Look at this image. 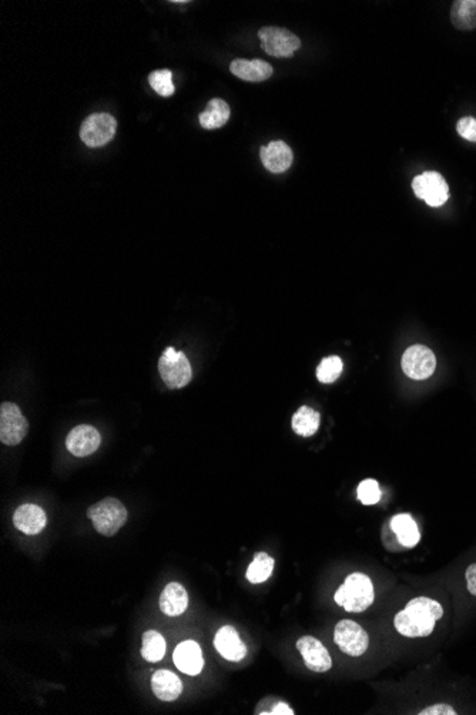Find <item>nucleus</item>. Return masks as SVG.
I'll return each instance as SVG.
<instances>
[{
  "instance_id": "5",
  "label": "nucleus",
  "mask_w": 476,
  "mask_h": 715,
  "mask_svg": "<svg viewBox=\"0 0 476 715\" xmlns=\"http://www.w3.org/2000/svg\"><path fill=\"white\" fill-rule=\"evenodd\" d=\"M334 642L342 653L351 657L363 656L370 647L368 633L352 619H342L335 626Z\"/></svg>"
},
{
  "instance_id": "32",
  "label": "nucleus",
  "mask_w": 476,
  "mask_h": 715,
  "mask_svg": "<svg viewBox=\"0 0 476 715\" xmlns=\"http://www.w3.org/2000/svg\"><path fill=\"white\" fill-rule=\"evenodd\" d=\"M466 588L476 597V563L469 565L465 573Z\"/></svg>"
},
{
  "instance_id": "10",
  "label": "nucleus",
  "mask_w": 476,
  "mask_h": 715,
  "mask_svg": "<svg viewBox=\"0 0 476 715\" xmlns=\"http://www.w3.org/2000/svg\"><path fill=\"white\" fill-rule=\"evenodd\" d=\"M118 129V122L107 113L88 116L81 127V137L88 148H100L109 143Z\"/></svg>"
},
{
  "instance_id": "25",
  "label": "nucleus",
  "mask_w": 476,
  "mask_h": 715,
  "mask_svg": "<svg viewBox=\"0 0 476 715\" xmlns=\"http://www.w3.org/2000/svg\"><path fill=\"white\" fill-rule=\"evenodd\" d=\"M165 654V640L157 631H146L143 634L142 656L149 663H158Z\"/></svg>"
},
{
  "instance_id": "7",
  "label": "nucleus",
  "mask_w": 476,
  "mask_h": 715,
  "mask_svg": "<svg viewBox=\"0 0 476 715\" xmlns=\"http://www.w3.org/2000/svg\"><path fill=\"white\" fill-rule=\"evenodd\" d=\"M258 37L264 52L274 58H291L301 46L300 37L284 27H263Z\"/></svg>"
},
{
  "instance_id": "13",
  "label": "nucleus",
  "mask_w": 476,
  "mask_h": 715,
  "mask_svg": "<svg viewBox=\"0 0 476 715\" xmlns=\"http://www.w3.org/2000/svg\"><path fill=\"white\" fill-rule=\"evenodd\" d=\"M261 162L272 173H284L293 165V150L286 142H270L260 149Z\"/></svg>"
},
{
  "instance_id": "17",
  "label": "nucleus",
  "mask_w": 476,
  "mask_h": 715,
  "mask_svg": "<svg viewBox=\"0 0 476 715\" xmlns=\"http://www.w3.org/2000/svg\"><path fill=\"white\" fill-rule=\"evenodd\" d=\"M389 527L398 542L405 549H414L421 542V531L410 514H396L389 521Z\"/></svg>"
},
{
  "instance_id": "8",
  "label": "nucleus",
  "mask_w": 476,
  "mask_h": 715,
  "mask_svg": "<svg viewBox=\"0 0 476 715\" xmlns=\"http://www.w3.org/2000/svg\"><path fill=\"white\" fill-rule=\"evenodd\" d=\"M29 430L22 411L15 403H4L0 406V442L6 446H18Z\"/></svg>"
},
{
  "instance_id": "12",
  "label": "nucleus",
  "mask_w": 476,
  "mask_h": 715,
  "mask_svg": "<svg viewBox=\"0 0 476 715\" xmlns=\"http://www.w3.org/2000/svg\"><path fill=\"white\" fill-rule=\"evenodd\" d=\"M102 444V435L93 426L81 424L66 437V449L74 457H88Z\"/></svg>"
},
{
  "instance_id": "24",
  "label": "nucleus",
  "mask_w": 476,
  "mask_h": 715,
  "mask_svg": "<svg viewBox=\"0 0 476 715\" xmlns=\"http://www.w3.org/2000/svg\"><path fill=\"white\" fill-rule=\"evenodd\" d=\"M274 565L275 561L272 556H268V554L264 553V551L256 553L253 563L247 568V580H249L251 584L265 583V581L272 577L273 572H274Z\"/></svg>"
},
{
  "instance_id": "18",
  "label": "nucleus",
  "mask_w": 476,
  "mask_h": 715,
  "mask_svg": "<svg viewBox=\"0 0 476 715\" xmlns=\"http://www.w3.org/2000/svg\"><path fill=\"white\" fill-rule=\"evenodd\" d=\"M231 73L247 81H264L273 76V66L264 60L235 59L230 65Z\"/></svg>"
},
{
  "instance_id": "3",
  "label": "nucleus",
  "mask_w": 476,
  "mask_h": 715,
  "mask_svg": "<svg viewBox=\"0 0 476 715\" xmlns=\"http://www.w3.org/2000/svg\"><path fill=\"white\" fill-rule=\"evenodd\" d=\"M88 516L99 534L113 537L127 521V510L118 498L107 497L88 507Z\"/></svg>"
},
{
  "instance_id": "2",
  "label": "nucleus",
  "mask_w": 476,
  "mask_h": 715,
  "mask_svg": "<svg viewBox=\"0 0 476 715\" xmlns=\"http://www.w3.org/2000/svg\"><path fill=\"white\" fill-rule=\"evenodd\" d=\"M334 600L349 612H363L375 600L374 584L364 573H352L338 588Z\"/></svg>"
},
{
  "instance_id": "22",
  "label": "nucleus",
  "mask_w": 476,
  "mask_h": 715,
  "mask_svg": "<svg viewBox=\"0 0 476 715\" xmlns=\"http://www.w3.org/2000/svg\"><path fill=\"white\" fill-rule=\"evenodd\" d=\"M451 22L458 30L476 29V0H455Z\"/></svg>"
},
{
  "instance_id": "21",
  "label": "nucleus",
  "mask_w": 476,
  "mask_h": 715,
  "mask_svg": "<svg viewBox=\"0 0 476 715\" xmlns=\"http://www.w3.org/2000/svg\"><path fill=\"white\" fill-rule=\"evenodd\" d=\"M198 119L203 129H220L230 119V106L221 99L210 100L207 109L198 116Z\"/></svg>"
},
{
  "instance_id": "30",
  "label": "nucleus",
  "mask_w": 476,
  "mask_h": 715,
  "mask_svg": "<svg viewBox=\"0 0 476 715\" xmlns=\"http://www.w3.org/2000/svg\"><path fill=\"white\" fill-rule=\"evenodd\" d=\"M457 132L462 139H465L471 143H476V119L471 118V116L459 119L457 123Z\"/></svg>"
},
{
  "instance_id": "14",
  "label": "nucleus",
  "mask_w": 476,
  "mask_h": 715,
  "mask_svg": "<svg viewBox=\"0 0 476 715\" xmlns=\"http://www.w3.org/2000/svg\"><path fill=\"white\" fill-rule=\"evenodd\" d=\"M214 647L226 660L238 663L247 656V645L242 642L238 631L231 626H224L217 631Z\"/></svg>"
},
{
  "instance_id": "6",
  "label": "nucleus",
  "mask_w": 476,
  "mask_h": 715,
  "mask_svg": "<svg viewBox=\"0 0 476 715\" xmlns=\"http://www.w3.org/2000/svg\"><path fill=\"white\" fill-rule=\"evenodd\" d=\"M412 190L418 199L424 200L431 207L443 206L449 199V186L438 172H426L415 176Z\"/></svg>"
},
{
  "instance_id": "23",
  "label": "nucleus",
  "mask_w": 476,
  "mask_h": 715,
  "mask_svg": "<svg viewBox=\"0 0 476 715\" xmlns=\"http://www.w3.org/2000/svg\"><path fill=\"white\" fill-rule=\"evenodd\" d=\"M319 421H321V417H319V411H315L311 407L303 406L294 413L291 426H293L294 432L301 437H311L319 432Z\"/></svg>"
},
{
  "instance_id": "15",
  "label": "nucleus",
  "mask_w": 476,
  "mask_h": 715,
  "mask_svg": "<svg viewBox=\"0 0 476 715\" xmlns=\"http://www.w3.org/2000/svg\"><path fill=\"white\" fill-rule=\"evenodd\" d=\"M13 524L26 535L41 534L48 524V516L42 507L36 504H23L13 514Z\"/></svg>"
},
{
  "instance_id": "16",
  "label": "nucleus",
  "mask_w": 476,
  "mask_h": 715,
  "mask_svg": "<svg viewBox=\"0 0 476 715\" xmlns=\"http://www.w3.org/2000/svg\"><path fill=\"white\" fill-rule=\"evenodd\" d=\"M173 660L180 672L188 675H198L204 667L202 649L197 642L188 640L177 645L173 654Z\"/></svg>"
},
{
  "instance_id": "29",
  "label": "nucleus",
  "mask_w": 476,
  "mask_h": 715,
  "mask_svg": "<svg viewBox=\"0 0 476 715\" xmlns=\"http://www.w3.org/2000/svg\"><path fill=\"white\" fill-rule=\"evenodd\" d=\"M358 500L365 505H374L381 500L382 493L380 484L372 479L361 481L358 486Z\"/></svg>"
},
{
  "instance_id": "1",
  "label": "nucleus",
  "mask_w": 476,
  "mask_h": 715,
  "mask_svg": "<svg viewBox=\"0 0 476 715\" xmlns=\"http://www.w3.org/2000/svg\"><path fill=\"white\" fill-rule=\"evenodd\" d=\"M443 607L429 597H415L405 609L394 617V627L403 637L422 638L433 634L438 619H442Z\"/></svg>"
},
{
  "instance_id": "31",
  "label": "nucleus",
  "mask_w": 476,
  "mask_h": 715,
  "mask_svg": "<svg viewBox=\"0 0 476 715\" xmlns=\"http://www.w3.org/2000/svg\"><path fill=\"white\" fill-rule=\"evenodd\" d=\"M419 715H455L458 712L455 711V708L449 704H434L429 707L424 708L421 711L418 712Z\"/></svg>"
},
{
  "instance_id": "27",
  "label": "nucleus",
  "mask_w": 476,
  "mask_h": 715,
  "mask_svg": "<svg viewBox=\"0 0 476 715\" xmlns=\"http://www.w3.org/2000/svg\"><path fill=\"white\" fill-rule=\"evenodd\" d=\"M257 715H294L293 708L287 704L286 701L277 697H265L257 704Z\"/></svg>"
},
{
  "instance_id": "11",
  "label": "nucleus",
  "mask_w": 476,
  "mask_h": 715,
  "mask_svg": "<svg viewBox=\"0 0 476 715\" xmlns=\"http://www.w3.org/2000/svg\"><path fill=\"white\" fill-rule=\"evenodd\" d=\"M297 650L308 670L314 673H326L330 672L333 667V660H331L328 650L324 647L323 642L312 635L301 637L297 642Z\"/></svg>"
},
{
  "instance_id": "9",
  "label": "nucleus",
  "mask_w": 476,
  "mask_h": 715,
  "mask_svg": "<svg viewBox=\"0 0 476 715\" xmlns=\"http://www.w3.org/2000/svg\"><path fill=\"white\" fill-rule=\"evenodd\" d=\"M401 365L405 374L412 380H426L436 369V358L429 347L422 344L408 347L403 353Z\"/></svg>"
},
{
  "instance_id": "4",
  "label": "nucleus",
  "mask_w": 476,
  "mask_h": 715,
  "mask_svg": "<svg viewBox=\"0 0 476 715\" xmlns=\"http://www.w3.org/2000/svg\"><path fill=\"white\" fill-rule=\"evenodd\" d=\"M158 373L169 388H183L193 377L190 362L183 351H176L167 347L158 360Z\"/></svg>"
},
{
  "instance_id": "20",
  "label": "nucleus",
  "mask_w": 476,
  "mask_h": 715,
  "mask_svg": "<svg viewBox=\"0 0 476 715\" xmlns=\"http://www.w3.org/2000/svg\"><path fill=\"white\" fill-rule=\"evenodd\" d=\"M188 605V591L181 584L170 583L169 586L165 587V590L160 596V610L165 612V616H180L186 611Z\"/></svg>"
},
{
  "instance_id": "26",
  "label": "nucleus",
  "mask_w": 476,
  "mask_h": 715,
  "mask_svg": "<svg viewBox=\"0 0 476 715\" xmlns=\"http://www.w3.org/2000/svg\"><path fill=\"white\" fill-rule=\"evenodd\" d=\"M342 373V360L338 356H330L323 358L317 367V379L324 384H331L341 376Z\"/></svg>"
},
{
  "instance_id": "19",
  "label": "nucleus",
  "mask_w": 476,
  "mask_h": 715,
  "mask_svg": "<svg viewBox=\"0 0 476 715\" xmlns=\"http://www.w3.org/2000/svg\"><path fill=\"white\" fill-rule=\"evenodd\" d=\"M151 689L158 700L170 703L177 700L180 694L183 693V682L174 673L169 670H158L157 673H154L151 679Z\"/></svg>"
},
{
  "instance_id": "28",
  "label": "nucleus",
  "mask_w": 476,
  "mask_h": 715,
  "mask_svg": "<svg viewBox=\"0 0 476 715\" xmlns=\"http://www.w3.org/2000/svg\"><path fill=\"white\" fill-rule=\"evenodd\" d=\"M172 72L170 71H156L151 72L149 76V83L153 88L154 92L163 97L172 96L174 93V85L172 81Z\"/></svg>"
}]
</instances>
